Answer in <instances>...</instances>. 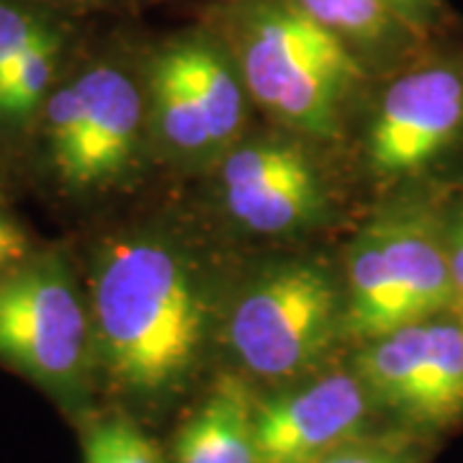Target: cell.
Instances as JSON below:
<instances>
[{
    "label": "cell",
    "instance_id": "7c38bea8",
    "mask_svg": "<svg viewBox=\"0 0 463 463\" xmlns=\"http://www.w3.org/2000/svg\"><path fill=\"white\" fill-rule=\"evenodd\" d=\"M255 399L234 376L214 383L173 440V463H258L252 435Z\"/></svg>",
    "mask_w": 463,
    "mask_h": 463
},
{
    "label": "cell",
    "instance_id": "603a6c76",
    "mask_svg": "<svg viewBox=\"0 0 463 463\" xmlns=\"http://www.w3.org/2000/svg\"><path fill=\"white\" fill-rule=\"evenodd\" d=\"M0 201H3V191H0Z\"/></svg>",
    "mask_w": 463,
    "mask_h": 463
},
{
    "label": "cell",
    "instance_id": "ffe728a7",
    "mask_svg": "<svg viewBox=\"0 0 463 463\" xmlns=\"http://www.w3.org/2000/svg\"><path fill=\"white\" fill-rule=\"evenodd\" d=\"M443 240H446L448 263L456 281V291L463 297V199L443 212Z\"/></svg>",
    "mask_w": 463,
    "mask_h": 463
},
{
    "label": "cell",
    "instance_id": "9a60e30c",
    "mask_svg": "<svg viewBox=\"0 0 463 463\" xmlns=\"http://www.w3.org/2000/svg\"><path fill=\"white\" fill-rule=\"evenodd\" d=\"M80 428L83 463H165L160 448L127 414L90 412L80 420Z\"/></svg>",
    "mask_w": 463,
    "mask_h": 463
},
{
    "label": "cell",
    "instance_id": "ba28073f",
    "mask_svg": "<svg viewBox=\"0 0 463 463\" xmlns=\"http://www.w3.org/2000/svg\"><path fill=\"white\" fill-rule=\"evenodd\" d=\"M463 137V50L430 42L381 90L365 160L381 181H407Z\"/></svg>",
    "mask_w": 463,
    "mask_h": 463
},
{
    "label": "cell",
    "instance_id": "277c9868",
    "mask_svg": "<svg viewBox=\"0 0 463 463\" xmlns=\"http://www.w3.org/2000/svg\"><path fill=\"white\" fill-rule=\"evenodd\" d=\"M345 337L361 345L453 312L458 291L448 263L443 212L420 199L389 203L347 250Z\"/></svg>",
    "mask_w": 463,
    "mask_h": 463
},
{
    "label": "cell",
    "instance_id": "5b68a950",
    "mask_svg": "<svg viewBox=\"0 0 463 463\" xmlns=\"http://www.w3.org/2000/svg\"><path fill=\"white\" fill-rule=\"evenodd\" d=\"M39 118L52 178L70 194H96L121 183L139 157L145 85L124 62L93 60L52 88Z\"/></svg>",
    "mask_w": 463,
    "mask_h": 463
},
{
    "label": "cell",
    "instance_id": "6da1fadb",
    "mask_svg": "<svg viewBox=\"0 0 463 463\" xmlns=\"http://www.w3.org/2000/svg\"><path fill=\"white\" fill-rule=\"evenodd\" d=\"M201 279L196 263L157 234L99 248L88 273L99 376L139 399L181 389L212 330V301Z\"/></svg>",
    "mask_w": 463,
    "mask_h": 463
},
{
    "label": "cell",
    "instance_id": "8992f818",
    "mask_svg": "<svg viewBox=\"0 0 463 463\" xmlns=\"http://www.w3.org/2000/svg\"><path fill=\"white\" fill-rule=\"evenodd\" d=\"M345 337L343 286L315 260L265 268L242 288L227 319V343L250 376L297 381Z\"/></svg>",
    "mask_w": 463,
    "mask_h": 463
},
{
    "label": "cell",
    "instance_id": "d6986e66",
    "mask_svg": "<svg viewBox=\"0 0 463 463\" xmlns=\"http://www.w3.org/2000/svg\"><path fill=\"white\" fill-rule=\"evenodd\" d=\"M399 16L404 18L412 29H417L425 36H432V32L443 24L446 8L443 0H386Z\"/></svg>",
    "mask_w": 463,
    "mask_h": 463
},
{
    "label": "cell",
    "instance_id": "4fadbf2b",
    "mask_svg": "<svg viewBox=\"0 0 463 463\" xmlns=\"http://www.w3.org/2000/svg\"><path fill=\"white\" fill-rule=\"evenodd\" d=\"M327 32L340 36L361 60L402 67L430 36L412 29L386 0H291Z\"/></svg>",
    "mask_w": 463,
    "mask_h": 463
},
{
    "label": "cell",
    "instance_id": "7a4b0ae2",
    "mask_svg": "<svg viewBox=\"0 0 463 463\" xmlns=\"http://www.w3.org/2000/svg\"><path fill=\"white\" fill-rule=\"evenodd\" d=\"M219 42L248 96L283 127L332 139L365 83V65L340 36L291 0H234L219 21Z\"/></svg>",
    "mask_w": 463,
    "mask_h": 463
},
{
    "label": "cell",
    "instance_id": "ac0fdd59",
    "mask_svg": "<svg viewBox=\"0 0 463 463\" xmlns=\"http://www.w3.org/2000/svg\"><path fill=\"white\" fill-rule=\"evenodd\" d=\"M33 252L32 240L16 219L3 212L0 206V276L21 265Z\"/></svg>",
    "mask_w": 463,
    "mask_h": 463
},
{
    "label": "cell",
    "instance_id": "5bb4252c",
    "mask_svg": "<svg viewBox=\"0 0 463 463\" xmlns=\"http://www.w3.org/2000/svg\"><path fill=\"white\" fill-rule=\"evenodd\" d=\"M67 47V33L50 39L44 44H36L33 50L21 54L14 67L0 78V118L3 121H26L33 116L50 90L57 85L62 54Z\"/></svg>",
    "mask_w": 463,
    "mask_h": 463
},
{
    "label": "cell",
    "instance_id": "9c48e42d",
    "mask_svg": "<svg viewBox=\"0 0 463 463\" xmlns=\"http://www.w3.org/2000/svg\"><path fill=\"white\" fill-rule=\"evenodd\" d=\"M353 371L404 430L430 435L463 422V322L456 312L368 340Z\"/></svg>",
    "mask_w": 463,
    "mask_h": 463
},
{
    "label": "cell",
    "instance_id": "e0dca14e",
    "mask_svg": "<svg viewBox=\"0 0 463 463\" xmlns=\"http://www.w3.org/2000/svg\"><path fill=\"white\" fill-rule=\"evenodd\" d=\"M422 435L410 430L364 435L319 463H425Z\"/></svg>",
    "mask_w": 463,
    "mask_h": 463
},
{
    "label": "cell",
    "instance_id": "52a82bcc",
    "mask_svg": "<svg viewBox=\"0 0 463 463\" xmlns=\"http://www.w3.org/2000/svg\"><path fill=\"white\" fill-rule=\"evenodd\" d=\"M147 134L183 165L216 163L248 121V88L212 33H183L155 52L145 80Z\"/></svg>",
    "mask_w": 463,
    "mask_h": 463
},
{
    "label": "cell",
    "instance_id": "7402d4cb",
    "mask_svg": "<svg viewBox=\"0 0 463 463\" xmlns=\"http://www.w3.org/2000/svg\"><path fill=\"white\" fill-rule=\"evenodd\" d=\"M453 312H456V317L463 322V297H458V301H456V307H453Z\"/></svg>",
    "mask_w": 463,
    "mask_h": 463
},
{
    "label": "cell",
    "instance_id": "3957f363",
    "mask_svg": "<svg viewBox=\"0 0 463 463\" xmlns=\"http://www.w3.org/2000/svg\"><path fill=\"white\" fill-rule=\"evenodd\" d=\"M0 365L78 422L99 381L88 291L62 250H42L0 276Z\"/></svg>",
    "mask_w": 463,
    "mask_h": 463
},
{
    "label": "cell",
    "instance_id": "30bf717a",
    "mask_svg": "<svg viewBox=\"0 0 463 463\" xmlns=\"http://www.w3.org/2000/svg\"><path fill=\"white\" fill-rule=\"evenodd\" d=\"M216 191L232 222L279 237L315 227L327 212V185L304 145L281 137L240 139L216 160Z\"/></svg>",
    "mask_w": 463,
    "mask_h": 463
},
{
    "label": "cell",
    "instance_id": "44dd1931",
    "mask_svg": "<svg viewBox=\"0 0 463 463\" xmlns=\"http://www.w3.org/2000/svg\"><path fill=\"white\" fill-rule=\"evenodd\" d=\"M52 3H70V5H90V3H100V0H52Z\"/></svg>",
    "mask_w": 463,
    "mask_h": 463
},
{
    "label": "cell",
    "instance_id": "8fae6325",
    "mask_svg": "<svg viewBox=\"0 0 463 463\" xmlns=\"http://www.w3.org/2000/svg\"><path fill=\"white\" fill-rule=\"evenodd\" d=\"M376 402L361 376L330 371L255 402L252 435L258 463H319L368 435Z\"/></svg>",
    "mask_w": 463,
    "mask_h": 463
},
{
    "label": "cell",
    "instance_id": "2e32d148",
    "mask_svg": "<svg viewBox=\"0 0 463 463\" xmlns=\"http://www.w3.org/2000/svg\"><path fill=\"white\" fill-rule=\"evenodd\" d=\"M65 36V26L33 0H0V78L21 54Z\"/></svg>",
    "mask_w": 463,
    "mask_h": 463
}]
</instances>
